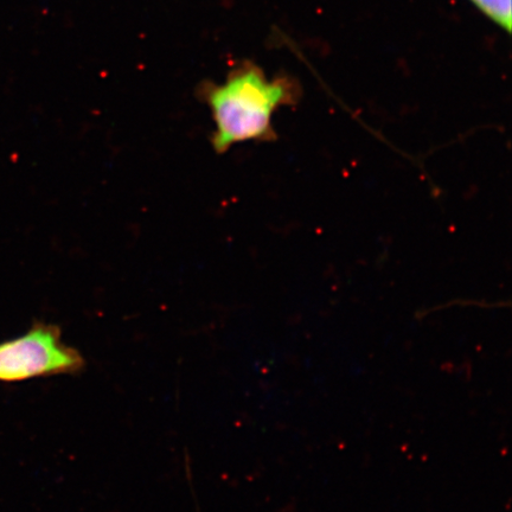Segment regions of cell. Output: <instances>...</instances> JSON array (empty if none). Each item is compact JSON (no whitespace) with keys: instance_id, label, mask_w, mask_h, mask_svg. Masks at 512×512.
<instances>
[{"instance_id":"3957f363","label":"cell","mask_w":512,"mask_h":512,"mask_svg":"<svg viewBox=\"0 0 512 512\" xmlns=\"http://www.w3.org/2000/svg\"><path fill=\"white\" fill-rule=\"evenodd\" d=\"M475 8L505 32L512 28V0H469Z\"/></svg>"},{"instance_id":"7a4b0ae2","label":"cell","mask_w":512,"mask_h":512,"mask_svg":"<svg viewBox=\"0 0 512 512\" xmlns=\"http://www.w3.org/2000/svg\"><path fill=\"white\" fill-rule=\"evenodd\" d=\"M85 366V358L63 342L54 324L36 323L23 336L0 343V382L78 374Z\"/></svg>"},{"instance_id":"6da1fadb","label":"cell","mask_w":512,"mask_h":512,"mask_svg":"<svg viewBox=\"0 0 512 512\" xmlns=\"http://www.w3.org/2000/svg\"><path fill=\"white\" fill-rule=\"evenodd\" d=\"M300 95V86L288 76L268 79L256 66L234 70L226 82L204 93L215 123L211 145L224 153L236 144L273 142V115L281 107L297 105Z\"/></svg>"}]
</instances>
